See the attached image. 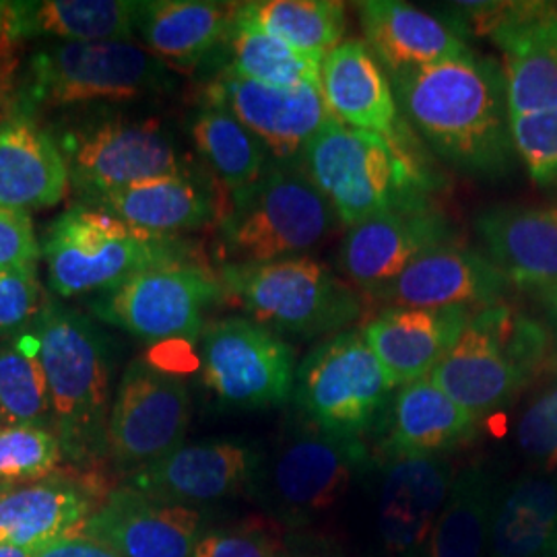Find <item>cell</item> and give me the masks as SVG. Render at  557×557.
Segmentation results:
<instances>
[{
	"instance_id": "ba28073f",
	"label": "cell",
	"mask_w": 557,
	"mask_h": 557,
	"mask_svg": "<svg viewBox=\"0 0 557 557\" xmlns=\"http://www.w3.org/2000/svg\"><path fill=\"white\" fill-rule=\"evenodd\" d=\"M223 294L275 335L320 337L359 319V296L314 257L223 264Z\"/></svg>"
},
{
	"instance_id": "ee69618b",
	"label": "cell",
	"mask_w": 557,
	"mask_h": 557,
	"mask_svg": "<svg viewBox=\"0 0 557 557\" xmlns=\"http://www.w3.org/2000/svg\"><path fill=\"white\" fill-rule=\"evenodd\" d=\"M20 11H17V2H7L0 0V87L7 89L9 87V73L11 69L7 66V62L13 59L15 48L20 46Z\"/></svg>"
},
{
	"instance_id": "4fadbf2b",
	"label": "cell",
	"mask_w": 557,
	"mask_h": 557,
	"mask_svg": "<svg viewBox=\"0 0 557 557\" xmlns=\"http://www.w3.org/2000/svg\"><path fill=\"white\" fill-rule=\"evenodd\" d=\"M200 370L209 393L234 411L285 405L296 386V351L259 322L218 320L200 335Z\"/></svg>"
},
{
	"instance_id": "1f68e13d",
	"label": "cell",
	"mask_w": 557,
	"mask_h": 557,
	"mask_svg": "<svg viewBox=\"0 0 557 557\" xmlns=\"http://www.w3.org/2000/svg\"><path fill=\"white\" fill-rule=\"evenodd\" d=\"M137 7L128 0L17 2L23 41H122L137 36Z\"/></svg>"
},
{
	"instance_id": "3957f363",
	"label": "cell",
	"mask_w": 557,
	"mask_h": 557,
	"mask_svg": "<svg viewBox=\"0 0 557 557\" xmlns=\"http://www.w3.org/2000/svg\"><path fill=\"white\" fill-rule=\"evenodd\" d=\"M174 85L172 69L135 40L52 41L7 87V110L36 119L44 110L143 100Z\"/></svg>"
},
{
	"instance_id": "d6a6232c",
	"label": "cell",
	"mask_w": 557,
	"mask_h": 557,
	"mask_svg": "<svg viewBox=\"0 0 557 557\" xmlns=\"http://www.w3.org/2000/svg\"><path fill=\"white\" fill-rule=\"evenodd\" d=\"M499 490L494 478L469 467L457 473L450 496L421 557H485Z\"/></svg>"
},
{
	"instance_id": "e575fe53",
	"label": "cell",
	"mask_w": 557,
	"mask_h": 557,
	"mask_svg": "<svg viewBox=\"0 0 557 557\" xmlns=\"http://www.w3.org/2000/svg\"><path fill=\"white\" fill-rule=\"evenodd\" d=\"M238 13L292 48L320 60L343 41L347 25L345 4L337 0L239 2Z\"/></svg>"
},
{
	"instance_id": "c3c4849f",
	"label": "cell",
	"mask_w": 557,
	"mask_h": 557,
	"mask_svg": "<svg viewBox=\"0 0 557 557\" xmlns=\"http://www.w3.org/2000/svg\"><path fill=\"white\" fill-rule=\"evenodd\" d=\"M547 298H549L552 310H554V314H556L557 319V285H554V287H547Z\"/></svg>"
},
{
	"instance_id": "7bdbcfd3",
	"label": "cell",
	"mask_w": 557,
	"mask_h": 557,
	"mask_svg": "<svg viewBox=\"0 0 557 557\" xmlns=\"http://www.w3.org/2000/svg\"><path fill=\"white\" fill-rule=\"evenodd\" d=\"M40 244L25 211L0 207V269L38 264Z\"/></svg>"
},
{
	"instance_id": "f6af8a7d",
	"label": "cell",
	"mask_w": 557,
	"mask_h": 557,
	"mask_svg": "<svg viewBox=\"0 0 557 557\" xmlns=\"http://www.w3.org/2000/svg\"><path fill=\"white\" fill-rule=\"evenodd\" d=\"M36 557H120L114 549H110L108 545L98 543L94 539L77 537L64 539L59 541L46 549H41Z\"/></svg>"
},
{
	"instance_id": "2e32d148",
	"label": "cell",
	"mask_w": 557,
	"mask_h": 557,
	"mask_svg": "<svg viewBox=\"0 0 557 557\" xmlns=\"http://www.w3.org/2000/svg\"><path fill=\"white\" fill-rule=\"evenodd\" d=\"M205 100L227 108L278 163H301L310 140L333 120L320 87H275L230 71L207 87Z\"/></svg>"
},
{
	"instance_id": "d4e9b609",
	"label": "cell",
	"mask_w": 557,
	"mask_h": 557,
	"mask_svg": "<svg viewBox=\"0 0 557 557\" xmlns=\"http://www.w3.org/2000/svg\"><path fill=\"white\" fill-rule=\"evenodd\" d=\"M96 510L89 487L73 479L52 478L0 485V545L34 554L77 537Z\"/></svg>"
},
{
	"instance_id": "7402d4cb",
	"label": "cell",
	"mask_w": 557,
	"mask_h": 557,
	"mask_svg": "<svg viewBox=\"0 0 557 557\" xmlns=\"http://www.w3.org/2000/svg\"><path fill=\"white\" fill-rule=\"evenodd\" d=\"M320 91L331 116L341 124L407 143L391 79L366 41L343 40L324 57Z\"/></svg>"
},
{
	"instance_id": "7c38bea8",
	"label": "cell",
	"mask_w": 557,
	"mask_h": 557,
	"mask_svg": "<svg viewBox=\"0 0 557 557\" xmlns=\"http://www.w3.org/2000/svg\"><path fill=\"white\" fill-rule=\"evenodd\" d=\"M368 465L361 440L329 436L304 423L278 442L267 462L260 458L252 487L278 520L299 527L345 498Z\"/></svg>"
},
{
	"instance_id": "f907efd6",
	"label": "cell",
	"mask_w": 557,
	"mask_h": 557,
	"mask_svg": "<svg viewBox=\"0 0 557 557\" xmlns=\"http://www.w3.org/2000/svg\"><path fill=\"white\" fill-rule=\"evenodd\" d=\"M557 557V556H556Z\"/></svg>"
},
{
	"instance_id": "60d3db41",
	"label": "cell",
	"mask_w": 557,
	"mask_h": 557,
	"mask_svg": "<svg viewBox=\"0 0 557 557\" xmlns=\"http://www.w3.org/2000/svg\"><path fill=\"white\" fill-rule=\"evenodd\" d=\"M46 299L38 264L0 269V337L29 329L40 317Z\"/></svg>"
},
{
	"instance_id": "7dc6e473",
	"label": "cell",
	"mask_w": 557,
	"mask_h": 557,
	"mask_svg": "<svg viewBox=\"0 0 557 557\" xmlns=\"http://www.w3.org/2000/svg\"><path fill=\"white\" fill-rule=\"evenodd\" d=\"M0 557H36V554L27 552V549H20V547L0 545Z\"/></svg>"
},
{
	"instance_id": "44dd1931",
	"label": "cell",
	"mask_w": 557,
	"mask_h": 557,
	"mask_svg": "<svg viewBox=\"0 0 557 557\" xmlns=\"http://www.w3.org/2000/svg\"><path fill=\"white\" fill-rule=\"evenodd\" d=\"M200 531L199 510L161 504L122 485L94 510L81 535L120 557H193Z\"/></svg>"
},
{
	"instance_id": "484cf974",
	"label": "cell",
	"mask_w": 557,
	"mask_h": 557,
	"mask_svg": "<svg viewBox=\"0 0 557 557\" xmlns=\"http://www.w3.org/2000/svg\"><path fill=\"white\" fill-rule=\"evenodd\" d=\"M77 205L96 207L137 230L160 236L200 230L220 221L223 213L213 184L190 170L174 176L143 180Z\"/></svg>"
},
{
	"instance_id": "b9f144b4",
	"label": "cell",
	"mask_w": 557,
	"mask_h": 557,
	"mask_svg": "<svg viewBox=\"0 0 557 557\" xmlns=\"http://www.w3.org/2000/svg\"><path fill=\"white\" fill-rule=\"evenodd\" d=\"M278 543L248 527L202 529L193 557H277Z\"/></svg>"
},
{
	"instance_id": "ab89813d",
	"label": "cell",
	"mask_w": 557,
	"mask_h": 557,
	"mask_svg": "<svg viewBox=\"0 0 557 557\" xmlns=\"http://www.w3.org/2000/svg\"><path fill=\"white\" fill-rule=\"evenodd\" d=\"M515 151L531 178L543 186H557V108L510 116Z\"/></svg>"
},
{
	"instance_id": "6da1fadb",
	"label": "cell",
	"mask_w": 557,
	"mask_h": 557,
	"mask_svg": "<svg viewBox=\"0 0 557 557\" xmlns=\"http://www.w3.org/2000/svg\"><path fill=\"white\" fill-rule=\"evenodd\" d=\"M398 108L423 140L471 176L512 168L508 85L492 60L469 57L388 75Z\"/></svg>"
},
{
	"instance_id": "4dcf8cb0",
	"label": "cell",
	"mask_w": 557,
	"mask_h": 557,
	"mask_svg": "<svg viewBox=\"0 0 557 557\" xmlns=\"http://www.w3.org/2000/svg\"><path fill=\"white\" fill-rule=\"evenodd\" d=\"M487 556H557V475L533 471L499 490Z\"/></svg>"
},
{
	"instance_id": "4316f807",
	"label": "cell",
	"mask_w": 557,
	"mask_h": 557,
	"mask_svg": "<svg viewBox=\"0 0 557 557\" xmlns=\"http://www.w3.org/2000/svg\"><path fill=\"white\" fill-rule=\"evenodd\" d=\"M382 421L384 458L448 457L478 436V419L444 395L430 376L400 386Z\"/></svg>"
},
{
	"instance_id": "f35d334b",
	"label": "cell",
	"mask_w": 557,
	"mask_h": 557,
	"mask_svg": "<svg viewBox=\"0 0 557 557\" xmlns=\"http://www.w3.org/2000/svg\"><path fill=\"white\" fill-rule=\"evenodd\" d=\"M517 442L535 471L557 475V374L547 380L518 419Z\"/></svg>"
},
{
	"instance_id": "f546056e",
	"label": "cell",
	"mask_w": 557,
	"mask_h": 557,
	"mask_svg": "<svg viewBox=\"0 0 557 557\" xmlns=\"http://www.w3.org/2000/svg\"><path fill=\"white\" fill-rule=\"evenodd\" d=\"M475 227L487 259L510 283L557 285V207H496Z\"/></svg>"
},
{
	"instance_id": "7a4b0ae2",
	"label": "cell",
	"mask_w": 557,
	"mask_h": 557,
	"mask_svg": "<svg viewBox=\"0 0 557 557\" xmlns=\"http://www.w3.org/2000/svg\"><path fill=\"white\" fill-rule=\"evenodd\" d=\"M52 403V432L64 460L94 465L108 457L112 409V349L100 329L77 310L46 299L32 324Z\"/></svg>"
},
{
	"instance_id": "f1b7e54d",
	"label": "cell",
	"mask_w": 557,
	"mask_h": 557,
	"mask_svg": "<svg viewBox=\"0 0 557 557\" xmlns=\"http://www.w3.org/2000/svg\"><path fill=\"white\" fill-rule=\"evenodd\" d=\"M236 4L209 0H149L137 7V36L170 69L190 71L227 46Z\"/></svg>"
},
{
	"instance_id": "30bf717a",
	"label": "cell",
	"mask_w": 557,
	"mask_h": 557,
	"mask_svg": "<svg viewBox=\"0 0 557 557\" xmlns=\"http://www.w3.org/2000/svg\"><path fill=\"white\" fill-rule=\"evenodd\" d=\"M79 200L143 180L188 172L168 126L156 119L89 116L52 131Z\"/></svg>"
},
{
	"instance_id": "603a6c76",
	"label": "cell",
	"mask_w": 557,
	"mask_h": 557,
	"mask_svg": "<svg viewBox=\"0 0 557 557\" xmlns=\"http://www.w3.org/2000/svg\"><path fill=\"white\" fill-rule=\"evenodd\" d=\"M366 44L386 75L469 59L475 52L460 36L457 23L440 20L400 0L358 2Z\"/></svg>"
},
{
	"instance_id": "8d00e7d4",
	"label": "cell",
	"mask_w": 557,
	"mask_h": 557,
	"mask_svg": "<svg viewBox=\"0 0 557 557\" xmlns=\"http://www.w3.org/2000/svg\"><path fill=\"white\" fill-rule=\"evenodd\" d=\"M0 425L52 430V403L34 329L0 337Z\"/></svg>"
},
{
	"instance_id": "8992f818",
	"label": "cell",
	"mask_w": 557,
	"mask_h": 557,
	"mask_svg": "<svg viewBox=\"0 0 557 557\" xmlns=\"http://www.w3.org/2000/svg\"><path fill=\"white\" fill-rule=\"evenodd\" d=\"M41 255L48 264L50 289L62 299L100 296L143 269L197 260L178 236L143 232L77 202L50 223Z\"/></svg>"
},
{
	"instance_id": "d590c367",
	"label": "cell",
	"mask_w": 557,
	"mask_h": 557,
	"mask_svg": "<svg viewBox=\"0 0 557 557\" xmlns=\"http://www.w3.org/2000/svg\"><path fill=\"white\" fill-rule=\"evenodd\" d=\"M227 50L230 64L225 71L238 77L275 87H320L322 60L299 52L273 34L264 32L257 23L242 17L238 4Z\"/></svg>"
},
{
	"instance_id": "5bb4252c",
	"label": "cell",
	"mask_w": 557,
	"mask_h": 557,
	"mask_svg": "<svg viewBox=\"0 0 557 557\" xmlns=\"http://www.w3.org/2000/svg\"><path fill=\"white\" fill-rule=\"evenodd\" d=\"M450 13L502 50L510 116L556 110L557 4L457 2Z\"/></svg>"
},
{
	"instance_id": "cb8c5ba5",
	"label": "cell",
	"mask_w": 557,
	"mask_h": 557,
	"mask_svg": "<svg viewBox=\"0 0 557 557\" xmlns=\"http://www.w3.org/2000/svg\"><path fill=\"white\" fill-rule=\"evenodd\" d=\"M471 314L465 308H388L370 320L361 335L395 388H400L434 372Z\"/></svg>"
},
{
	"instance_id": "ffe728a7",
	"label": "cell",
	"mask_w": 557,
	"mask_h": 557,
	"mask_svg": "<svg viewBox=\"0 0 557 557\" xmlns=\"http://www.w3.org/2000/svg\"><path fill=\"white\" fill-rule=\"evenodd\" d=\"M510 281L498 267L475 250L455 244L440 246L409 264L374 298L391 308H475L499 306Z\"/></svg>"
},
{
	"instance_id": "277c9868",
	"label": "cell",
	"mask_w": 557,
	"mask_h": 557,
	"mask_svg": "<svg viewBox=\"0 0 557 557\" xmlns=\"http://www.w3.org/2000/svg\"><path fill=\"white\" fill-rule=\"evenodd\" d=\"M304 168L347 227L380 213L428 205L430 184L407 143L329 120L304 153Z\"/></svg>"
},
{
	"instance_id": "681fc988",
	"label": "cell",
	"mask_w": 557,
	"mask_h": 557,
	"mask_svg": "<svg viewBox=\"0 0 557 557\" xmlns=\"http://www.w3.org/2000/svg\"><path fill=\"white\" fill-rule=\"evenodd\" d=\"M0 119H2V112H0Z\"/></svg>"
},
{
	"instance_id": "5b68a950",
	"label": "cell",
	"mask_w": 557,
	"mask_h": 557,
	"mask_svg": "<svg viewBox=\"0 0 557 557\" xmlns=\"http://www.w3.org/2000/svg\"><path fill=\"white\" fill-rule=\"evenodd\" d=\"M337 221L304 163L271 160L257 182L230 195L221 213V244L230 264L296 259L317 248Z\"/></svg>"
},
{
	"instance_id": "e0dca14e",
	"label": "cell",
	"mask_w": 557,
	"mask_h": 557,
	"mask_svg": "<svg viewBox=\"0 0 557 557\" xmlns=\"http://www.w3.org/2000/svg\"><path fill=\"white\" fill-rule=\"evenodd\" d=\"M259 465V455L239 442L182 444L168 457L128 473L124 485L161 504L199 510L252 485Z\"/></svg>"
},
{
	"instance_id": "d6986e66",
	"label": "cell",
	"mask_w": 557,
	"mask_h": 557,
	"mask_svg": "<svg viewBox=\"0 0 557 557\" xmlns=\"http://www.w3.org/2000/svg\"><path fill=\"white\" fill-rule=\"evenodd\" d=\"M379 531L388 554H421L457 479L448 457H388L380 469Z\"/></svg>"
},
{
	"instance_id": "8fae6325",
	"label": "cell",
	"mask_w": 557,
	"mask_h": 557,
	"mask_svg": "<svg viewBox=\"0 0 557 557\" xmlns=\"http://www.w3.org/2000/svg\"><path fill=\"white\" fill-rule=\"evenodd\" d=\"M223 294L220 275L199 260L143 269L91 301L94 317L145 343H195L205 317Z\"/></svg>"
},
{
	"instance_id": "bcb514c9",
	"label": "cell",
	"mask_w": 557,
	"mask_h": 557,
	"mask_svg": "<svg viewBox=\"0 0 557 557\" xmlns=\"http://www.w3.org/2000/svg\"><path fill=\"white\" fill-rule=\"evenodd\" d=\"M277 557H337L314 539L289 537L278 543Z\"/></svg>"
},
{
	"instance_id": "836d02e7",
	"label": "cell",
	"mask_w": 557,
	"mask_h": 557,
	"mask_svg": "<svg viewBox=\"0 0 557 557\" xmlns=\"http://www.w3.org/2000/svg\"><path fill=\"white\" fill-rule=\"evenodd\" d=\"M190 135L200 158L230 195L257 182L271 163L262 140L220 103L200 106L190 120Z\"/></svg>"
},
{
	"instance_id": "83f0119b",
	"label": "cell",
	"mask_w": 557,
	"mask_h": 557,
	"mask_svg": "<svg viewBox=\"0 0 557 557\" xmlns=\"http://www.w3.org/2000/svg\"><path fill=\"white\" fill-rule=\"evenodd\" d=\"M71 186L66 161L48 128L4 110L0 119V207L29 211L59 205Z\"/></svg>"
},
{
	"instance_id": "52a82bcc",
	"label": "cell",
	"mask_w": 557,
	"mask_h": 557,
	"mask_svg": "<svg viewBox=\"0 0 557 557\" xmlns=\"http://www.w3.org/2000/svg\"><path fill=\"white\" fill-rule=\"evenodd\" d=\"M547 356V335L504 306L471 314L430 379L471 418L508 407Z\"/></svg>"
},
{
	"instance_id": "9a60e30c",
	"label": "cell",
	"mask_w": 557,
	"mask_h": 557,
	"mask_svg": "<svg viewBox=\"0 0 557 557\" xmlns=\"http://www.w3.org/2000/svg\"><path fill=\"white\" fill-rule=\"evenodd\" d=\"M193 400L184 380L147 359L122 372L108 419V458L126 473L168 457L184 444Z\"/></svg>"
},
{
	"instance_id": "ac0fdd59",
	"label": "cell",
	"mask_w": 557,
	"mask_h": 557,
	"mask_svg": "<svg viewBox=\"0 0 557 557\" xmlns=\"http://www.w3.org/2000/svg\"><path fill=\"white\" fill-rule=\"evenodd\" d=\"M453 225L432 205L380 213L349 227L341 244V267L354 285L376 296L425 252L448 246Z\"/></svg>"
},
{
	"instance_id": "9c48e42d",
	"label": "cell",
	"mask_w": 557,
	"mask_h": 557,
	"mask_svg": "<svg viewBox=\"0 0 557 557\" xmlns=\"http://www.w3.org/2000/svg\"><path fill=\"white\" fill-rule=\"evenodd\" d=\"M395 391L361 331H345L319 343L299 363L294 398L304 423L329 436L361 440Z\"/></svg>"
},
{
	"instance_id": "74e56055",
	"label": "cell",
	"mask_w": 557,
	"mask_h": 557,
	"mask_svg": "<svg viewBox=\"0 0 557 557\" xmlns=\"http://www.w3.org/2000/svg\"><path fill=\"white\" fill-rule=\"evenodd\" d=\"M64 460L52 430L0 425V485H23L52 478Z\"/></svg>"
}]
</instances>
